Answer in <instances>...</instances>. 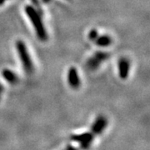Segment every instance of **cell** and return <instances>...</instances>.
<instances>
[{
  "mask_svg": "<svg viewBox=\"0 0 150 150\" xmlns=\"http://www.w3.org/2000/svg\"><path fill=\"white\" fill-rule=\"evenodd\" d=\"M108 125L107 118L104 116H98L95 119L92 125L90 131L84 134H76L71 136V140L79 143L78 147H74L69 145L64 150H87L93 144V140L95 139L97 136L101 134L105 130Z\"/></svg>",
  "mask_w": 150,
  "mask_h": 150,
  "instance_id": "cell-1",
  "label": "cell"
},
{
  "mask_svg": "<svg viewBox=\"0 0 150 150\" xmlns=\"http://www.w3.org/2000/svg\"><path fill=\"white\" fill-rule=\"evenodd\" d=\"M24 11L28 19L32 23L33 27L34 28L38 38L40 41H46L48 39V33L44 26L42 16L39 13L38 10L32 5H26Z\"/></svg>",
  "mask_w": 150,
  "mask_h": 150,
  "instance_id": "cell-2",
  "label": "cell"
},
{
  "mask_svg": "<svg viewBox=\"0 0 150 150\" xmlns=\"http://www.w3.org/2000/svg\"><path fill=\"white\" fill-rule=\"evenodd\" d=\"M15 48L19 60L21 62L23 69L28 74H31L33 72L34 67H33V63L31 59V56L28 53V49L26 46V43L23 40H18L15 43Z\"/></svg>",
  "mask_w": 150,
  "mask_h": 150,
  "instance_id": "cell-3",
  "label": "cell"
},
{
  "mask_svg": "<svg viewBox=\"0 0 150 150\" xmlns=\"http://www.w3.org/2000/svg\"><path fill=\"white\" fill-rule=\"evenodd\" d=\"M109 58V54L105 52H96L93 55H92L89 59L87 60L86 65L89 70L97 69L104 61H106Z\"/></svg>",
  "mask_w": 150,
  "mask_h": 150,
  "instance_id": "cell-4",
  "label": "cell"
},
{
  "mask_svg": "<svg viewBox=\"0 0 150 150\" xmlns=\"http://www.w3.org/2000/svg\"><path fill=\"white\" fill-rule=\"evenodd\" d=\"M67 81L69 85L74 89H78L81 85V79L78 69L75 67H70L67 73Z\"/></svg>",
  "mask_w": 150,
  "mask_h": 150,
  "instance_id": "cell-5",
  "label": "cell"
},
{
  "mask_svg": "<svg viewBox=\"0 0 150 150\" xmlns=\"http://www.w3.org/2000/svg\"><path fill=\"white\" fill-rule=\"evenodd\" d=\"M118 75L119 78L123 80L128 79L130 71V62L127 58H121L118 63Z\"/></svg>",
  "mask_w": 150,
  "mask_h": 150,
  "instance_id": "cell-6",
  "label": "cell"
},
{
  "mask_svg": "<svg viewBox=\"0 0 150 150\" xmlns=\"http://www.w3.org/2000/svg\"><path fill=\"white\" fill-rule=\"evenodd\" d=\"M1 75L3 79L8 83L9 84L14 85L18 83V76L16 74L15 72H13L12 69H4L1 72Z\"/></svg>",
  "mask_w": 150,
  "mask_h": 150,
  "instance_id": "cell-7",
  "label": "cell"
},
{
  "mask_svg": "<svg viewBox=\"0 0 150 150\" xmlns=\"http://www.w3.org/2000/svg\"><path fill=\"white\" fill-rule=\"evenodd\" d=\"M94 43L97 46L100 48H107L110 46L112 43V38L108 34H103V35H98V38L95 39Z\"/></svg>",
  "mask_w": 150,
  "mask_h": 150,
  "instance_id": "cell-8",
  "label": "cell"
},
{
  "mask_svg": "<svg viewBox=\"0 0 150 150\" xmlns=\"http://www.w3.org/2000/svg\"><path fill=\"white\" fill-rule=\"evenodd\" d=\"M98 35H99V33H98V30L95 29V28H93V29H91V30L88 32V39H89V40H91V41H93V42H94V41H95V39L98 38Z\"/></svg>",
  "mask_w": 150,
  "mask_h": 150,
  "instance_id": "cell-9",
  "label": "cell"
},
{
  "mask_svg": "<svg viewBox=\"0 0 150 150\" xmlns=\"http://www.w3.org/2000/svg\"><path fill=\"white\" fill-rule=\"evenodd\" d=\"M4 86L0 84V99H1L2 94H3V93H4Z\"/></svg>",
  "mask_w": 150,
  "mask_h": 150,
  "instance_id": "cell-10",
  "label": "cell"
},
{
  "mask_svg": "<svg viewBox=\"0 0 150 150\" xmlns=\"http://www.w3.org/2000/svg\"><path fill=\"white\" fill-rule=\"evenodd\" d=\"M6 1H7V0H0V6L3 5V4H4L5 3Z\"/></svg>",
  "mask_w": 150,
  "mask_h": 150,
  "instance_id": "cell-11",
  "label": "cell"
}]
</instances>
